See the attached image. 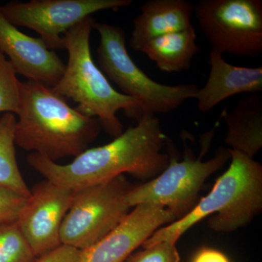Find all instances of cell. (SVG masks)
<instances>
[{"mask_svg": "<svg viewBox=\"0 0 262 262\" xmlns=\"http://www.w3.org/2000/svg\"><path fill=\"white\" fill-rule=\"evenodd\" d=\"M168 138L155 114H144L135 126L108 144L86 149L72 163L61 165L32 153L29 165L47 180L75 191L127 173L139 180H151L167 168L170 155L163 152Z\"/></svg>", "mask_w": 262, "mask_h": 262, "instance_id": "cell-1", "label": "cell"}, {"mask_svg": "<svg viewBox=\"0 0 262 262\" xmlns=\"http://www.w3.org/2000/svg\"><path fill=\"white\" fill-rule=\"evenodd\" d=\"M15 144L56 162L82 154L101 129L97 118L71 107L64 98L45 84L20 83Z\"/></svg>", "mask_w": 262, "mask_h": 262, "instance_id": "cell-2", "label": "cell"}, {"mask_svg": "<svg viewBox=\"0 0 262 262\" xmlns=\"http://www.w3.org/2000/svg\"><path fill=\"white\" fill-rule=\"evenodd\" d=\"M231 163L217 179L209 194L189 213L158 229L142 248L161 241L176 244L188 229L213 214L208 227L215 232H231L248 225L262 210V165L252 158L229 149Z\"/></svg>", "mask_w": 262, "mask_h": 262, "instance_id": "cell-3", "label": "cell"}, {"mask_svg": "<svg viewBox=\"0 0 262 262\" xmlns=\"http://www.w3.org/2000/svg\"><path fill=\"white\" fill-rule=\"evenodd\" d=\"M95 22L92 15L87 17L63 35L68 63L61 80L52 89L65 99L78 103L76 108L80 113L97 118L106 132L116 138L123 132L117 112L122 110L126 116L137 120L139 103L114 89L95 64L90 48Z\"/></svg>", "mask_w": 262, "mask_h": 262, "instance_id": "cell-4", "label": "cell"}, {"mask_svg": "<svg viewBox=\"0 0 262 262\" xmlns=\"http://www.w3.org/2000/svg\"><path fill=\"white\" fill-rule=\"evenodd\" d=\"M100 36L97 58L100 70L121 90L122 94L138 103L137 120L144 114H166L195 98L199 88L194 84L168 85L157 82L134 63L127 51L123 29L95 22Z\"/></svg>", "mask_w": 262, "mask_h": 262, "instance_id": "cell-5", "label": "cell"}, {"mask_svg": "<svg viewBox=\"0 0 262 262\" xmlns=\"http://www.w3.org/2000/svg\"><path fill=\"white\" fill-rule=\"evenodd\" d=\"M133 187L120 175L74 191L61 225V244L82 251L110 233L128 214L126 198Z\"/></svg>", "mask_w": 262, "mask_h": 262, "instance_id": "cell-6", "label": "cell"}, {"mask_svg": "<svg viewBox=\"0 0 262 262\" xmlns=\"http://www.w3.org/2000/svg\"><path fill=\"white\" fill-rule=\"evenodd\" d=\"M203 152L196 158L186 148L182 161L170 155L167 168L160 175L141 185L134 187L126 201L130 208L151 204L168 210L177 220L189 213L198 203L202 187L208 177L230 160L229 149L220 148L211 159L203 161Z\"/></svg>", "mask_w": 262, "mask_h": 262, "instance_id": "cell-7", "label": "cell"}, {"mask_svg": "<svg viewBox=\"0 0 262 262\" xmlns=\"http://www.w3.org/2000/svg\"><path fill=\"white\" fill-rule=\"evenodd\" d=\"M193 13L213 51L251 58L261 54V0H200Z\"/></svg>", "mask_w": 262, "mask_h": 262, "instance_id": "cell-8", "label": "cell"}, {"mask_svg": "<svg viewBox=\"0 0 262 262\" xmlns=\"http://www.w3.org/2000/svg\"><path fill=\"white\" fill-rule=\"evenodd\" d=\"M132 0H32L0 7L13 25L32 29L52 51L64 49L63 35L87 17L101 10H118Z\"/></svg>", "mask_w": 262, "mask_h": 262, "instance_id": "cell-9", "label": "cell"}, {"mask_svg": "<svg viewBox=\"0 0 262 262\" xmlns=\"http://www.w3.org/2000/svg\"><path fill=\"white\" fill-rule=\"evenodd\" d=\"M74 191L46 180L36 184L18 224L37 258L61 246V228Z\"/></svg>", "mask_w": 262, "mask_h": 262, "instance_id": "cell-10", "label": "cell"}, {"mask_svg": "<svg viewBox=\"0 0 262 262\" xmlns=\"http://www.w3.org/2000/svg\"><path fill=\"white\" fill-rule=\"evenodd\" d=\"M177 220L163 207L138 205L110 233L82 250L79 262H124L158 229Z\"/></svg>", "mask_w": 262, "mask_h": 262, "instance_id": "cell-11", "label": "cell"}, {"mask_svg": "<svg viewBox=\"0 0 262 262\" xmlns=\"http://www.w3.org/2000/svg\"><path fill=\"white\" fill-rule=\"evenodd\" d=\"M0 52L19 75L29 81L53 88L61 80L66 65L41 38L27 35L0 13Z\"/></svg>", "mask_w": 262, "mask_h": 262, "instance_id": "cell-12", "label": "cell"}, {"mask_svg": "<svg viewBox=\"0 0 262 262\" xmlns=\"http://www.w3.org/2000/svg\"><path fill=\"white\" fill-rule=\"evenodd\" d=\"M210 74L206 84L195 96L202 113L211 111L227 98L241 94H257L262 91V68L236 67L226 61L222 54L212 50Z\"/></svg>", "mask_w": 262, "mask_h": 262, "instance_id": "cell-13", "label": "cell"}, {"mask_svg": "<svg viewBox=\"0 0 262 262\" xmlns=\"http://www.w3.org/2000/svg\"><path fill=\"white\" fill-rule=\"evenodd\" d=\"M194 5L187 0H149L134 20L130 45L139 52L150 39L192 27Z\"/></svg>", "mask_w": 262, "mask_h": 262, "instance_id": "cell-14", "label": "cell"}, {"mask_svg": "<svg viewBox=\"0 0 262 262\" xmlns=\"http://www.w3.org/2000/svg\"><path fill=\"white\" fill-rule=\"evenodd\" d=\"M227 126L225 142L229 149L252 158L262 147V98L251 94L239 100L234 110L222 111Z\"/></svg>", "mask_w": 262, "mask_h": 262, "instance_id": "cell-15", "label": "cell"}, {"mask_svg": "<svg viewBox=\"0 0 262 262\" xmlns=\"http://www.w3.org/2000/svg\"><path fill=\"white\" fill-rule=\"evenodd\" d=\"M198 51L193 26L150 39L139 51L146 55L158 69L168 73L189 70Z\"/></svg>", "mask_w": 262, "mask_h": 262, "instance_id": "cell-16", "label": "cell"}, {"mask_svg": "<svg viewBox=\"0 0 262 262\" xmlns=\"http://www.w3.org/2000/svg\"><path fill=\"white\" fill-rule=\"evenodd\" d=\"M17 119L12 113L0 117V186L29 198V189L19 170L15 154V131Z\"/></svg>", "mask_w": 262, "mask_h": 262, "instance_id": "cell-17", "label": "cell"}, {"mask_svg": "<svg viewBox=\"0 0 262 262\" xmlns=\"http://www.w3.org/2000/svg\"><path fill=\"white\" fill-rule=\"evenodd\" d=\"M37 258L18 222L0 225V262H34Z\"/></svg>", "mask_w": 262, "mask_h": 262, "instance_id": "cell-18", "label": "cell"}, {"mask_svg": "<svg viewBox=\"0 0 262 262\" xmlns=\"http://www.w3.org/2000/svg\"><path fill=\"white\" fill-rule=\"evenodd\" d=\"M13 65L0 52V113L18 115L20 83Z\"/></svg>", "mask_w": 262, "mask_h": 262, "instance_id": "cell-19", "label": "cell"}, {"mask_svg": "<svg viewBox=\"0 0 262 262\" xmlns=\"http://www.w3.org/2000/svg\"><path fill=\"white\" fill-rule=\"evenodd\" d=\"M124 262H180L176 244L161 241L131 254Z\"/></svg>", "mask_w": 262, "mask_h": 262, "instance_id": "cell-20", "label": "cell"}, {"mask_svg": "<svg viewBox=\"0 0 262 262\" xmlns=\"http://www.w3.org/2000/svg\"><path fill=\"white\" fill-rule=\"evenodd\" d=\"M28 198L0 186V225L18 222Z\"/></svg>", "mask_w": 262, "mask_h": 262, "instance_id": "cell-21", "label": "cell"}, {"mask_svg": "<svg viewBox=\"0 0 262 262\" xmlns=\"http://www.w3.org/2000/svg\"><path fill=\"white\" fill-rule=\"evenodd\" d=\"M81 253V250L61 245L53 251L39 256L34 262H79Z\"/></svg>", "mask_w": 262, "mask_h": 262, "instance_id": "cell-22", "label": "cell"}, {"mask_svg": "<svg viewBox=\"0 0 262 262\" xmlns=\"http://www.w3.org/2000/svg\"><path fill=\"white\" fill-rule=\"evenodd\" d=\"M192 262H230L224 253L213 249L205 248L196 253Z\"/></svg>", "mask_w": 262, "mask_h": 262, "instance_id": "cell-23", "label": "cell"}]
</instances>
